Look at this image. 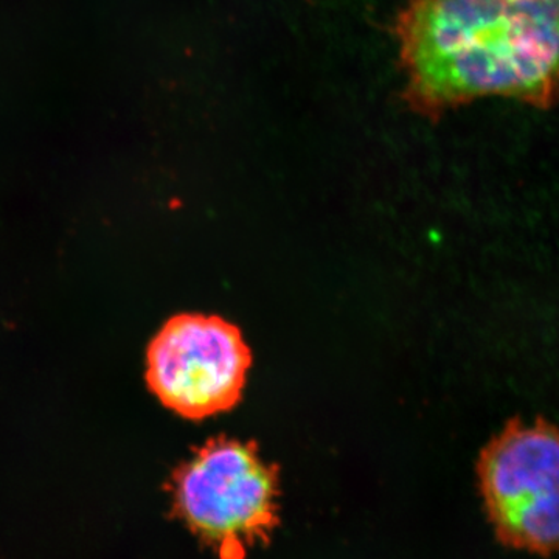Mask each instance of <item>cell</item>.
Here are the masks:
<instances>
[{
	"label": "cell",
	"mask_w": 559,
	"mask_h": 559,
	"mask_svg": "<svg viewBox=\"0 0 559 559\" xmlns=\"http://www.w3.org/2000/svg\"><path fill=\"white\" fill-rule=\"evenodd\" d=\"M559 0H407L395 22L403 98L439 120L488 97L557 102Z\"/></svg>",
	"instance_id": "cell-1"
},
{
	"label": "cell",
	"mask_w": 559,
	"mask_h": 559,
	"mask_svg": "<svg viewBox=\"0 0 559 559\" xmlns=\"http://www.w3.org/2000/svg\"><path fill=\"white\" fill-rule=\"evenodd\" d=\"M173 509L219 559H246L280 525V468L255 441L210 439L173 474Z\"/></svg>",
	"instance_id": "cell-2"
},
{
	"label": "cell",
	"mask_w": 559,
	"mask_h": 559,
	"mask_svg": "<svg viewBox=\"0 0 559 559\" xmlns=\"http://www.w3.org/2000/svg\"><path fill=\"white\" fill-rule=\"evenodd\" d=\"M477 479L496 538L549 558L558 549V430L544 418L510 419L477 459Z\"/></svg>",
	"instance_id": "cell-3"
},
{
	"label": "cell",
	"mask_w": 559,
	"mask_h": 559,
	"mask_svg": "<svg viewBox=\"0 0 559 559\" xmlns=\"http://www.w3.org/2000/svg\"><path fill=\"white\" fill-rule=\"evenodd\" d=\"M252 352L241 330L219 316L168 319L146 352V384L167 409L204 419L240 404Z\"/></svg>",
	"instance_id": "cell-4"
}]
</instances>
